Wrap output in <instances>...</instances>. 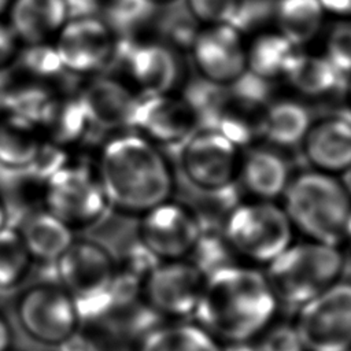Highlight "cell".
<instances>
[{
	"mask_svg": "<svg viewBox=\"0 0 351 351\" xmlns=\"http://www.w3.org/2000/svg\"><path fill=\"white\" fill-rule=\"evenodd\" d=\"M237 178L244 189L259 200H276L282 196L291 169L284 156L273 148H252L241 155Z\"/></svg>",
	"mask_w": 351,
	"mask_h": 351,
	"instance_id": "20",
	"label": "cell"
},
{
	"mask_svg": "<svg viewBox=\"0 0 351 351\" xmlns=\"http://www.w3.org/2000/svg\"><path fill=\"white\" fill-rule=\"evenodd\" d=\"M121 60L134 86L143 95L173 93L180 82L181 63L176 51L160 41H140L121 45Z\"/></svg>",
	"mask_w": 351,
	"mask_h": 351,
	"instance_id": "16",
	"label": "cell"
},
{
	"mask_svg": "<svg viewBox=\"0 0 351 351\" xmlns=\"http://www.w3.org/2000/svg\"><path fill=\"white\" fill-rule=\"evenodd\" d=\"M7 222H8V211L4 202L0 199V229L7 226L8 225Z\"/></svg>",
	"mask_w": 351,
	"mask_h": 351,
	"instance_id": "43",
	"label": "cell"
},
{
	"mask_svg": "<svg viewBox=\"0 0 351 351\" xmlns=\"http://www.w3.org/2000/svg\"><path fill=\"white\" fill-rule=\"evenodd\" d=\"M348 97H350V104H351V82H350V89H348Z\"/></svg>",
	"mask_w": 351,
	"mask_h": 351,
	"instance_id": "48",
	"label": "cell"
},
{
	"mask_svg": "<svg viewBox=\"0 0 351 351\" xmlns=\"http://www.w3.org/2000/svg\"><path fill=\"white\" fill-rule=\"evenodd\" d=\"M11 340H12V335H11V329L8 326V322L0 314V351L10 350Z\"/></svg>",
	"mask_w": 351,
	"mask_h": 351,
	"instance_id": "41",
	"label": "cell"
},
{
	"mask_svg": "<svg viewBox=\"0 0 351 351\" xmlns=\"http://www.w3.org/2000/svg\"><path fill=\"white\" fill-rule=\"evenodd\" d=\"M199 115L189 100L174 93L138 96L130 129L155 145L182 144L195 130Z\"/></svg>",
	"mask_w": 351,
	"mask_h": 351,
	"instance_id": "15",
	"label": "cell"
},
{
	"mask_svg": "<svg viewBox=\"0 0 351 351\" xmlns=\"http://www.w3.org/2000/svg\"><path fill=\"white\" fill-rule=\"evenodd\" d=\"M92 128L104 130L130 129L138 96L129 84L110 75H92L77 95Z\"/></svg>",
	"mask_w": 351,
	"mask_h": 351,
	"instance_id": "17",
	"label": "cell"
},
{
	"mask_svg": "<svg viewBox=\"0 0 351 351\" xmlns=\"http://www.w3.org/2000/svg\"><path fill=\"white\" fill-rule=\"evenodd\" d=\"M313 123L308 108L295 99H278L262 110L259 134L276 148L300 147Z\"/></svg>",
	"mask_w": 351,
	"mask_h": 351,
	"instance_id": "22",
	"label": "cell"
},
{
	"mask_svg": "<svg viewBox=\"0 0 351 351\" xmlns=\"http://www.w3.org/2000/svg\"><path fill=\"white\" fill-rule=\"evenodd\" d=\"M96 174L108 207L141 217L170 199L174 177L158 145L145 137L118 133L100 148Z\"/></svg>",
	"mask_w": 351,
	"mask_h": 351,
	"instance_id": "2",
	"label": "cell"
},
{
	"mask_svg": "<svg viewBox=\"0 0 351 351\" xmlns=\"http://www.w3.org/2000/svg\"><path fill=\"white\" fill-rule=\"evenodd\" d=\"M284 80L302 96L322 97L335 92L343 77L322 53H308L299 49Z\"/></svg>",
	"mask_w": 351,
	"mask_h": 351,
	"instance_id": "26",
	"label": "cell"
},
{
	"mask_svg": "<svg viewBox=\"0 0 351 351\" xmlns=\"http://www.w3.org/2000/svg\"><path fill=\"white\" fill-rule=\"evenodd\" d=\"M5 21L21 44L52 43L69 21L63 0H10Z\"/></svg>",
	"mask_w": 351,
	"mask_h": 351,
	"instance_id": "19",
	"label": "cell"
},
{
	"mask_svg": "<svg viewBox=\"0 0 351 351\" xmlns=\"http://www.w3.org/2000/svg\"><path fill=\"white\" fill-rule=\"evenodd\" d=\"M7 351H14V350H11V348H10V350H7Z\"/></svg>",
	"mask_w": 351,
	"mask_h": 351,
	"instance_id": "49",
	"label": "cell"
},
{
	"mask_svg": "<svg viewBox=\"0 0 351 351\" xmlns=\"http://www.w3.org/2000/svg\"><path fill=\"white\" fill-rule=\"evenodd\" d=\"M206 281L204 271L191 259L158 262L143 281L141 298L158 315H192Z\"/></svg>",
	"mask_w": 351,
	"mask_h": 351,
	"instance_id": "11",
	"label": "cell"
},
{
	"mask_svg": "<svg viewBox=\"0 0 351 351\" xmlns=\"http://www.w3.org/2000/svg\"><path fill=\"white\" fill-rule=\"evenodd\" d=\"M25 335L43 346H59L77 332L80 318L73 296L59 284L41 282L27 288L15 304Z\"/></svg>",
	"mask_w": 351,
	"mask_h": 351,
	"instance_id": "9",
	"label": "cell"
},
{
	"mask_svg": "<svg viewBox=\"0 0 351 351\" xmlns=\"http://www.w3.org/2000/svg\"><path fill=\"white\" fill-rule=\"evenodd\" d=\"M344 256L337 245L313 240L292 243L265 271L278 300L300 307L341 277Z\"/></svg>",
	"mask_w": 351,
	"mask_h": 351,
	"instance_id": "4",
	"label": "cell"
},
{
	"mask_svg": "<svg viewBox=\"0 0 351 351\" xmlns=\"http://www.w3.org/2000/svg\"><path fill=\"white\" fill-rule=\"evenodd\" d=\"M252 343V351H304L293 324L273 321Z\"/></svg>",
	"mask_w": 351,
	"mask_h": 351,
	"instance_id": "35",
	"label": "cell"
},
{
	"mask_svg": "<svg viewBox=\"0 0 351 351\" xmlns=\"http://www.w3.org/2000/svg\"><path fill=\"white\" fill-rule=\"evenodd\" d=\"M136 351H225L222 344L196 322L176 321L147 330Z\"/></svg>",
	"mask_w": 351,
	"mask_h": 351,
	"instance_id": "25",
	"label": "cell"
},
{
	"mask_svg": "<svg viewBox=\"0 0 351 351\" xmlns=\"http://www.w3.org/2000/svg\"><path fill=\"white\" fill-rule=\"evenodd\" d=\"M278 300L265 271L228 263L206 276L193 318L221 344L255 340L273 321Z\"/></svg>",
	"mask_w": 351,
	"mask_h": 351,
	"instance_id": "1",
	"label": "cell"
},
{
	"mask_svg": "<svg viewBox=\"0 0 351 351\" xmlns=\"http://www.w3.org/2000/svg\"><path fill=\"white\" fill-rule=\"evenodd\" d=\"M155 10L156 5L148 0H103L100 16L118 36L144 26Z\"/></svg>",
	"mask_w": 351,
	"mask_h": 351,
	"instance_id": "31",
	"label": "cell"
},
{
	"mask_svg": "<svg viewBox=\"0 0 351 351\" xmlns=\"http://www.w3.org/2000/svg\"><path fill=\"white\" fill-rule=\"evenodd\" d=\"M247 43L232 23L203 25L189 43L197 74L214 86H230L247 73Z\"/></svg>",
	"mask_w": 351,
	"mask_h": 351,
	"instance_id": "10",
	"label": "cell"
},
{
	"mask_svg": "<svg viewBox=\"0 0 351 351\" xmlns=\"http://www.w3.org/2000/svg\"><path fill=\"white\" fill-rule=\"evenodd\" d=\"M343 77H351V22L339 21L329 29L322 53Z\"/></svg>",
	"mask_w": 351,
	"mask_h": 351,
	"instance_id": "33",
	"label": "cell"
},
{
	"mask_svg": "<svg viewBox=\"0 0 351 351\" xmlns=\"http://www.w3.org/2000/svg\"><path fill=\"white\" fill-rule=\"evenodd\" d=\"M92 128L78 96H56L40 123L43 137L67 148L82 140Z\"/></svg>",
	"mask_w": 351,
	"mask_h": 351,
	"instance_id": "28",
	"label": "cell"
},
{
	"mask_svg": "<svg viewBox=\"0 0 351 351\" xmlns=\"http://www.w3.org/2000/svg\"><path fill=\"white\" fill-rule=\"evenodd\" d=\"M64 73L96 75L117 55L118 36L101 16L69 19L52 41Z\"/></svg>",
	"mask_w": 351,
	"mask_h": 351,
	"instance_id": "12",
	"label": "cell"
},
{
	"mask_svg": "<svg viewBox=\"0 0 351 351\" xmlns=\"http://www.w3.org/2000/svg\"><path fill=\"white\" fill-rule=\"evenodd\" d=\"M15 229L33 261L55 263L75 240L74 230L47 208L30 211Z\"/></svg>",
	"mask_w": 351,
	"mask_h": 351,
	"instance_id": "21",
	"label": "cell"
},
{
	"mask_svg": "<svg viewBox=\"0 0 351 351\" xmlns=\"http://www.w3.org/2000/svg\"><path fill=\"white\" fill-rule=\"evenodd\" d=\"M271 18L276 30L302 48L319 34L326 15L318 0H274Z\"/></svg>",
	"mask_w": 351,
	"mask_h": 351,
	"instance_id": "24",
	"label": "cell"
},
{
	"mask_svg": "<svg viewBox=\"0 0 351 351\" xmlns=\"http://www.w3.org/2000/svg\"><path fill=\"white\" fill-rule=\"evenodd\" d=\"M69 163L70 160L66 148L44 138L37 155L26 167V171L34 178L45 182L52 174Z\"/></svg>",
	"mask_w": 351,
	"mask_h": 351,
	"instance_id": "36",
	"label": "cell"
},
{
	"mask_svg": "<svg viewBox=\"0 0 351 351\" xmlns=\"http://www.w3.org/2000/svg\"><path fill=\"white\" fill-rule=\"evenodd\" d=\"M346 240H348L351 243V217H350V221H348V225H347V230H346Z\"/></svg>",
	"mask_w": 351,
	"mask_h": 351,
	"instance_id": "47",
	"label": "cell"
},
{
	"mask_svg": "<svg viewBox=\"0 0 351 351\" xmlns=\"http://www.w3.org/2000/svg\"><path fill=\"white\" fill-rule=\"evenodd\" d=\"M4 73H5V71H0V111H1L3 95H4V92H5V88H7L8 82H10V81H7V80L4 78Z\"/></svg>",
	"mask_w": 351,
	"mask_h": 351,
	"instance_id": "44",
	"label": "cell"
},
{
	"mask_svg": "<svg viewBox=\"0 0 351 351\" xmlns=\"http://www.w3.org/2000/svg\"><path fill=\"white\" fill-rule=\"evenodd\" d=\"M181 145V170L196 189L218 193L237 180L240 147L221 132L213 128L196 129Z\"/></svg>",
	"mask_w": 351,
	"mask_h": 351,
	"instance_id": "8",
	"label": "cell"
},
{
	"mask_svg": "<svg viewBox=\"0 0 351 351\" xmlns=\"http://www.w3.org/2000/svg\"><path fill=\"white\" fill-rule=\"evenodd\" d=\"M148 1H151L152 4H155L156 7H159V5H165V4H170V3H173V1H176V0H148Z\"/></svg>",
	"mask_w": 351,
	"mask_h": 351,
	"instance_id": "46",
	"label": "cell"
},
{
	"mask_svg": "<svg viewBox=\"0 0 351 351\" xmlns=\"http://www.w3.org/2000/svg\"><path fill=\"white\" fill-rule=\"evenodd\" d=\"M21 45L7 21L0 19V71H5L7 66L15 62Z\"/></svg>",
	"mask_w": 351,
	"mask_h": 351,
	"instance_id": "37",
	"label": "cell"
},
{
	"mask_svg": "<svg viewBox=\"0 0 351 351\" xmlns=\"http://www.w3.org/2000/svg\"><path fill=\"white\" fill-rule=\"evenodd\" d=\"M202 234V225L196 214L170 199L140 217V245L159 262L188 258Z\"/></svg>",
	"mask_w": 351,
	"mask_h": 351,
	"instance_id": "13",
	"label": "cell"
},
{
	"mask_svg": "<svg viewBox=\"0 0 351 351\" xmlns=\"http://www.w3.org/2000/svg\"><path fill=\"white\" fill-rule=\"evenodd\" d=\"M339 180L351 199V166L347 170H344L341 174H339Z\"/></svg>",
	"mask_w": 351,
	"mask_h": 351,
	"instance_id": "42",
	"label": "cell"
},
{
	"mask_svg": "<svg viewBox=\"0 0 351 351\" xmlns=\"http://www.w3.org/2000/svg\"><path fill=\"white\" fill-rule=\"evenodd\" d=\"M33 258L14 226L0 229V289L18 285L30 271Z\"/></svg>",
	"mask_w": 351,
	"mask_h": 351,
	"instance_id": "30",
	"label": "cell"
},
{
	"mask_svg": "<svg viewBox=\"0 0 351 351\" xmlns=\"http://www.w3.org/2000/svg\"><path fill=\"white\" fill-rule=\"evenodd\" d=\"M293 230L282 206L254 199L229 211L222 239L232 254L267 266L293 243Z\"/></svg>",
	"mask_w": 351,
	"mask_h": 351,
	"instance_id": "5",
	"label": "cell"
},
{
	"mask_svg": "<svg viewBox=\"0 0 351 351\" xmlns=\"http://www.w3.org/2000/svg\"><path fill=\"white\" fill-rule=\"evenodd\" d=\"M44 137L40 129L11 114L0 115V165L11 170H26L37 155Z\"/></svg>",
	"mask_w": 351,
	"mask_h": 351,
	"instance_id": "27",
	"label": "cell"
},
{
	"mask_svg": "<svg viewBox=\"0 0 351 351\" xmlns=\"http://www.w3.org/2000/svg\"><path fill=\"white\" fill-rule=\"evenodd\" d=\"M300 148L314 170L341 174L351 166V119L329 115L313 121Z\"/></svg>",
	"mask_w": 351,
	"mask_h": 351,
	"instance_id": "18",
	"label": "cell"
},
{
	"mask_svg": "<svg viewBox=\"0 0 351 351\" xmlns=\"http://www.w3.org/2000/svg\"><path fill=\"white\" fill-rule=\"evenodd\" d=\"M58 95L43 81L29 80L8 82L3 95L1 111L19 117L40 129V123L49 111Z\"/></svg>",
	"mask_w": 351,
	"mask_h": 351,
	"instance_id": "29",
	"label": "cell"
},
{
	"mask_svg": "<svg viewBox=\"0 0 351 351\" xmlns=\"http://www.w3.org/2000/svg\"><path fill=\"white\" fill-rule=\"evenodd\" d=\"M44 208L75 232L99 222L108 202L96 170L69 163L44 182Z\"/></svg>",
	"mask_w": 351,
	"mask_h": 351,
	"instance_id": "7",
	"label": "cell"
},
{
	"mask_svg": "<svg viewBox=\"0 0 351 351\" xmlns=\"http://www.w3.org/2000/svg\"><path fill=\"white\" fill-rule=\"evenodd\" d=\"M8 4H10V0H0V18H1L3 15H5L7 8H8Z\"/></svg>",
	"mask_w": 351,
	"mask_h": 351,
	"instance_id": "45",
	"label": "cell"
},
{
	"mask_svg": "<svg viewBox=\"0 0 351 351\" xmlns=\"http://www.w3.org/2000/svg\"><path fill=\"white\" fill-rule=\"evenodd\" d=\"M58 284L74 299L85 303L106 296L117 273L112 255L92 240H74L55 261Z\"/></svg>",
	"mask_w": 351,
	"mask_h": 351,
	"instance_id": "14",
	"label": "cell"
},
{
	"mask_svg": "<svg viewBox=\"0 0 351 351\" xmlns=\"http://www.w3.org/2000/svg\"><path fill=\"white\" fill-rule=\"evenodd\" d=\"M15 62L32 80L43 82L64 73L53 43L22 44Z\"/></svg>",
	"mask_w": 351,
	"mask_h": 351,
	"instance_id": "32",
	"label": "cell"
},
{
	"mask_svg": "<svg viewBox=\"0 0 351 351\" xmlns=\"http://www.w3.org/2000/svg\"><path fill=\"white\" fill-rule=\"evenodd\" d=\"M281 197L293 229L307 240L337 247L346 240L351 199L337 176L303 171L291 178Z\"/></svg>",
	"mask_w": 351,
	"mask_h": 351,
	"instance_id": "3",
	"label": "cell"
},
{
	"mask_svg": "<svg viewBox=\"0 0 351 351\" xmlns=\"http://www.w3.org/2000/svg\"><path fill=\"white\" fill-rule=\"evenodd\" d=\"M69 19L100 16L103 0H63Z\"/></svg>",
	"mask_w": 351,
	"mask_h": 351,
	"instance_id": "39",
	"label": "cell"
},
{
	"mask_svg": "<svg viewBox=\"0 0 351 351\" xmlns=\"http://www.w3.org/2000/svg\"><path fill=\"white\" fill-rule=\"evenodd\" d=\"M299 49L277 30L261 32L247 43V73L265 82L284 78Z\"/></svg>",
	"mask_w": 351,
	"mask_h": 351,
	"instance_id": "23",
	"label": "cell"
},
{
	"mask_svg": "<svg viewBox=\"0 0 351 351\" xmlns=\"http://www.w3.org/2000/svg\"><path fill=\"white\" fill-rule=\"evenodd\" d=\"M293 326L304 351H351V282L339 280L298 307Z\"/></svg>",
	"mask_w": 351,
	"mask_h": 351,
	"instance_id": "6",
	"label": "cell"
},
{
	"mask_svg": "<svg viewBox=\"0 0 351 351\" xmlns=\"http://www.w3.org/2000/svg\"><path fill=\"white\" fill-rule=\"evenodd\" d=\"M56 351H104V348L95 336L74 332L56 346Z\"/></svg>",
	"mask_w": 351,
	"mask_h": 351,
	"instance_id": "38",
	"label": "cell"
},
{
	"mask_svg": "<svg viewBox=\"0 0 351 351\" xmlns=\"http://www.w3.org/2000/svg\"><path fill=\"white\" fill-rule=\"evenodd\" d=\"M191 18L203 25L232 23L240 10L241 0H185Z\"/></svg>",
	"mask_w": 351,
	"mask_h": 351,
	"instance_id": "34",
	"label": "cell"
},
{
	"mask_svg": "<svg viewBox=\"0 0 351 351\" xmlns=\"http://www.w3.org/2000/svg\"><path fill=\"white\" fill-rule=\"evenodd\" d=\"M326 18L351 22V0H318Z\"/></svg>",
	"mask_w": 351,
	"mask_h": 351,
	"instance_id": "40",
	"label": "cell"
}]
</instances>
